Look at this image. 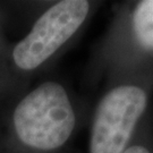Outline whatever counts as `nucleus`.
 <instances>
[{"label": "nucleus", "mask_w": 153, "mask_h": 153, "mask_svg": "<svg viewBox=\"0 0 153 153\" xmlns=\"http://www.w3.org/2000/svg\"><path fill=\"white\" fill-rule=\"evenodd\" d=\"M133 28L138 42L153 49V0L141 1L133 14Z\"/></svg>", "instance_id": "obj_4"}, {"label": "nucleus", "mask_w": 153, "mask_h": 153, "mask_svg": "<svg viewBox=\"0 0 153 153\" xmlns=\"http://www.w3.org/2000/svg\"><path fill=\"white\" fill-rule=\"evenodd\" d=\"M123 153H150V151L146 148L141 146V145H134V146L126 149Z\"/></svg>", "instance_id": "obj_5"}, {"label": "nucleus", "mask_w": 153, "mask_h": 153, "mask_svg": "<svg viewBox=\"0 0 153 153\" xmlns=\"http://www.w3.org/2000/svg\"><path fill=\"white\" fill-rule=\"evenodd\" d=\"M85 0L59 1L44 11L13 50V61L22 71H34L76 33L88 16Z\"/></svg>", "instance_id": "obj_2"}, {"label": "nucleus", "mask_w": 153, "mask_h": 153, "mask_svg": "<svg viewBox=\"0 0 153 153\" xmlns=\"http://www.w3.org/2000/svg\"><path fill=\"white\" fill-rule=\"evenodd\" d=\"M76 116L60 83L49 81L27 93L13 111L17 141L36 151H55L65 145L75 128Z\"/></svg>", "instance_id": "obj_1"}, {"label": "nucleus", "mask_w": 153, "mask_h": 153, "mask_svg": "<svg viewBox=\"0 0 153 153\" xmlns=\"http://www.w3.org/2000/svg\"><path fill=\"white\" fill-rule=\"evenodd\" d=\"M145 108L146 94L138 86L121 85L107 93L94 116L91 153L124 152Z\"/></svg>", "instance_id": "obj_3"}]
</instances>
